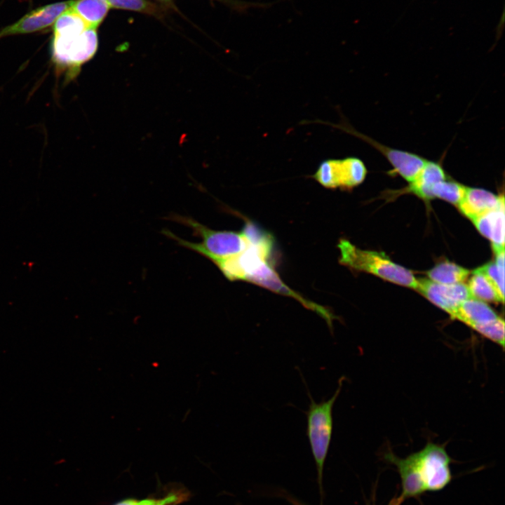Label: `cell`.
<instances>
[{
	"label": "cell",
	"instance_id": "9c48e42d",
	"mask_svg": "<svg viewBox=\"0 0 505 505\" xmlns=\"http://www.w3.org/2000/svg\"><path fill=\"white\" fill-rule=\"evenodd\" d=\"M417 290L450 317L464 301L473 297L464 283L441 284L427 278H419Z\"/></svg>",
	"mask_w": 505,
	"mask_h": 505
},
{
	"label": "cell",
	"instance_id": "7402d4cb",
	"mask_svg": "<svg viewBox=\"0 0 505 505\" xmlns=\"http://www.w3.org/2000/svg\"><path fill=\"white\" fill-rule=\"evenodd\" d=\"M139 501L133 499H128L116 504L115 505H138Z\"/></svg>",
	"mask_w": 505,
	"mask_h": 505
},
{
	"label": "cell",
	"instance_id": "ffe728a7",
	"mask_svg": "<svg viewBox=\"0 0 505 505\" xmlns=\"http://www.w3.org/2000/svg\"><path fill=\"white\" fill-rule=\"evenodd\" d=\"M492 283L499 295L504 299V276L497 269L494 262H490L478 268Z\"/></svg>",
	"mask_w": 505,
	"mask_h": 505
},
{
	"label": "cell",
	"instance_id": "277c9868",
	"mask_svg": "<svg viewBox=\"0 0 505 505\" xmlns=\"http://www.w3.org/2000/svg\"><path fill=\"white\" fill-rule=\"evenodd\" d=\"M344 377L338 381V386L333 395L328 400L316 403L307 390L310 403L307 411V433L314 457L318 483L322 494L323 474L325 462L330 448L332 428V409L337 399L344 382Z\"/></svg>",
	"mask_w": 505,
	"mask_h": 505
},
{
	"label": "cell",
	"instance_id": "8992f818",
	"mask_svg": "<svg viewBox=\"0 0 505 505\" xmlns=\"http://www.w3.org/2000/svg\"><path fill=\"white\" fill-rule=\"evenodd\" d=\"M410 456L423 480L426 491L440 490L451 481V459L444 446L428 443L424 448Z\"/></svg>",
	"mask_w": 505,
	"mask_h": 505
},
{
	"label": "cell",
	"instance_id": "ac0fdd59",
	"mask_svg": "<svg viewBox=\"0 0 505 505\" xmlns=\"http://www.w3.org/2000/svg\"><path fill=\"white\" fill-rule=\"evenodd\" d=\"M465 185L454 180L446 179L437 182L431 189L432 198H438L458 206L466 192Z\"/></svg>",
	"mask_w": 505,
	"mask_h": 505
},
{
	"label": "cell",
	"instance_id": "ba28073f",
	"mask_svg": "<svg viewBox=\"0 0 505 505\" xmlns=\"http://www.w3.org/2000/svg\"><path fill=\"white\" fill-rule=\"evenodd\" d=\"M73 0L50 4L31 11L17 22L0 30V39L39 32L53 25L57 18L68 9Z\"/></svg>",
	"mask_w": 505,
	"mask_h": 505
},
{
	"label": "cell",
	"instance_id": "5b68a950",
	"mask_svg": "<svg viewBox=\"0 0 505 505\" xmlns=\"http://www.w3.org/2000/svg\"><path fill=\"white\" fill-rule=\"evenodd\" d=\"M367 173L366 166L361 159L349 156L322 161L311 177L325 188L347 190L361 184Z\"/></svg>",
	"mask_w": 505,
	"mask_h": 505
},
{
	"label": "cell",
	"instance_id": "d6986e66",
	"mask_svg": "<svg viewBox=\"0 0 505 505\" xmlns=\"http://www.w3.org/2000/svg\"><path fill=\"white\" fill-rule=\"evenodd\" d=\"M110 8L123 9L153 15L163 16L164 8L149 0H107Z\"/></svg>",
	"mask_w": 505,
	"mask_h": 505
},
{
	"label": "cell",
	"instance_id": "4fadbf2b",
	"mask_svg": "<svg viewBox=\"0 0 505 505\" xmlns=\"http://www.w3.org/2000/svg\"><path fill=\"white\" fill-rule=\"evenodd\" d=\"M447 177L440 162L427 160L418 175L405 189V192L412 193L424 201L431 200L433 187Z\"/></svg>",
	"mask_w": 505,
	"mask_h": 505
},
{
	"label": "cell",
	"instance_id": "603a6c76",
	"mask_svg": "<svg viewBox=\"0 0 505 505\" xmlns=\"http://www.w3.org/2000/svg\"><path fill=\"white\" fill-rule=\"evenodd\" d=\"M404 499L403 497L400 494L399 497L392 499L388 505H400Z\"/></svg>",
	"mask_w": 505,
	"mask_h": 505
},
{
	"label": "cell",
	"instance_id": "3957f363",
	"mask_svg": "<svg viewBox=\"0 0 505 505\" xmlns=\"http://www.w3.org/2000/svg\"><path fill=\"white\" fill-rule=\"evenodd\" d=\"M337 246L342 264L417 290L418 278L414 274L391 260L384 252L362 250L345 239H341Z\"/></svg>",
	"mask_w": 505,
	"mask_h": 505
},
{
	"label": "cell",
	"instance_id": "30bf717a",
	"mask_svg": "<svg viewBox=\"0 0 505 505\" xmlns=\"http://www.w3.org/2000/svg\"><path fill=\"white\" fill-rule=\"evenodd\" d=\"M504 203L503 194L496 195L480 188L466 187L464 196L458 205L460 211L471 220Z\"/></svg>",
	"mask_w": 505,
	"mask_h": 505
},
{
	"label": "cell",
	"instance_id": "2e32d148",
	"mask_svg": "<svg viewBox=\"0 0 505 505\" xmlns=\"http://www.w3.org/2000/svg\"><path fill=\"white\" fill-rule=\"evenodd\" d=\"M469 274L467 269L448 261L437 264L427 272L429 280L441 284L464 283Z\"/></svg>",
	"mask_w": 505,
	"mask_h": 505
},
{
	"label": "cell",
	"instance_id": "d4e9b609",
	"mask_svg": "<svg viewBox=\"0 0 505 505\" xmlns=\"http://www.w3.org/2000/svg\"><path fill=\"white\" fill-rule=\"evenodd\" d=\"M285 498L293 505H307L293 497L286 496Z\"/></svg>",
	"mask_w": 505,
	"mask_h": 505
},
{
	"label": "cell",
	"instance_id": "52a82bcc",
	"mask_svg": "<svg viewBox=\"0 0 505 505\" xmlns=\"http://www.w3.org/2000/svg\"><path fill=\"white\" fill-rule=\"evenodd\" d=\"M331 125L364 140L378 150L391 165L393 173L399 175L408 183L415 178L427 161L417 154L385 146L361 133L344 121L337 125L330 123Z\"/></svg>",
	"mask_w": 505,
	"mask_h": 505
},
{
	"label": "cell",
	"instance_id": "8fae6325",
	"mask_svg": "<svg viewBox=\"0 0 505 505\" xmlns=\"http://www.w3.org/2000/svg\"><path fill=\"white\" fill-rule=\"evenodd\" d=\"M499 317L485 302L472 297L464 301L451 318L478 332L481 327Z\"/></svg>",
	"mask_w": 505,
	"mask_h": 505
},
{
	"label": "cell",
	"instance_id": "cb8c5ba5",
	"mask_svg": "<svg viewBox=\"0 0 505 505\" xmlns=\"http://www.w3.org/2000/svg\"><path fill=\"white\" fill-rule=\"evenodd\" d=\"M156 1H158L159 3H161L164 6L171 7L173 8H174L173 0H156Z\"/></svg>",
	"mask_w": 505,
	"mask_h": 505
},
{
	"label": "cell",
	"instance_id": "9a60e30c",
	"mask_svg": "<svg viewBox=\"0 0 505 505\" xmlns=\"http://www.w3.org/2000/svg\"><path fill=\"white\" fill-rule=\"evenodd\" d=\"M70 8L87 25L97 29L110 7L107 0H73Z\"/></svg>",
	"mask_w": 505,
	"mask_h": 505
},
{
	"label": "cell",
	"instance_id": "7c38bea8",
	"mask_svg": "<svg viewBox=\"0 0 505 505\" xmlns=\"http://www.w3.org/2000/svg\"><path fill=\"white\" fill-rule=\"evenodd\" d=\"M471 221L478 231L491 241L493 250L504 248V203Z\"/></svg>",
	"mask_w": 505,
	"mask_h": 505
},
{
	"label": "cell",
	"instance_id": "7a4b0ae2",
	"mask_svg": "<svg viewBox=\"0 0 505 505\" xmlns=\"http://www.w3.org/2000/svg\"><path fill=\"white\" fill-rule=\"evenodd\" d=\"M169 220L189 227L195 236L201 238V242H190L178 237L170 230L164 229L162 233L166 236L174 240L179 245L200 254L214 264L241 253L249 245L241 231L213 230L191 217L177 214L171 215Z\"/></svg>",
	"mask_w": 505,
	"mask_h": 505
},
{
	"label": "cell",
	"instance_id": "5bb4252c",
	"mask_svg": "<svg viewBox=\"0 0 505 505\" xmlns=\"http://www.w3.org/2000/svg\"><path fill=\"white\" fill-rule=\"evenodd\" d=\"M385 458L398 469L401 478V495L404 499L416 497L426 491L423 480L410 454L402 459L392 452H388L385 454Z\"/></svg>",
	"mask_w": 505,
	"mask_h": 505
},
{
	"label": "cell",
	"instance_id": "6da1fadb",
	"mask_svg": "<svg viewBox=\"0 0 505 505\" xmlns=\"http://www.w3.org/2000/svg\"><path fill=\"white\" fill-rule=\"evenodd\" d=\"M50 45V60L56 74L62 75L64 84L79 76L82 66L97 52V29L87 25L70 7L53 25Z\"/></svg>",
	"mask_w": 505,
	"mask_h": 505
},
{
	"label": "cell",
	"instance_id": "e0dca14e",
	"mask_svg": "<svg viewBox=\"0 0 505 505\" xmlns=\"http://www.w3.org/2000/svg\"><path fill=\"white\" fill-rule=\"evenodd\" d=\"M467 286L473 298L483 302L504 303V299L492 283L478 269L473 271Z\"/></svg>",
	"mask_w": 505,
	"mask_h": 505
},
{
	"label": "cell",
	"instance_id": "44dd1931",
	"mask_svg": "<svg viewBox=\"0 0 505 505\" xmlns=\"http://www.w3.org/2000/svg\"><path fill=\"white\" fill-rule=\"evenodd\" d=\"M226 4L227 6L237 11H244L249 7L253 6V4L238 0H215Z\"/></svg>",
	"mask_w": 505,
	"mask_h": 505
}]
</instances>
